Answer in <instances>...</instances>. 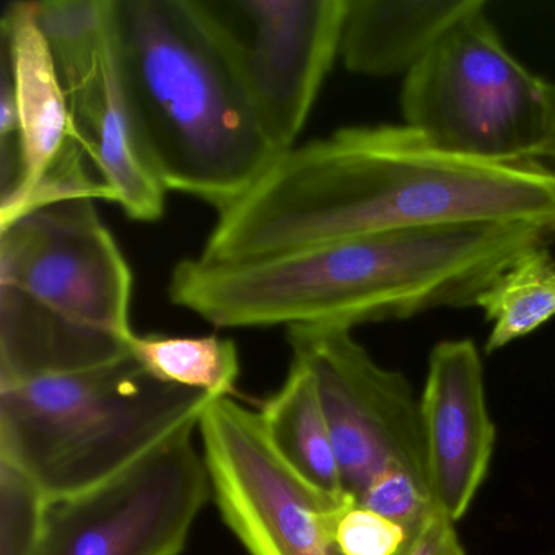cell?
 Segmentation results:
<instances>
[{
	"label": "cell",
	"instance_id": "cell-1",
	"mask_svg": "<svg viewBox=\"0 0 555 555\" xmlns=\"http://www.w3.org/2000/svg\"><path fill=\"white\" fill-rule=\"evenodd\" d=\"M555 233V170L448 154L408 126H353L279 155L220 210L199 258L251 261L339 240L448 225Z\"/></svg>",
	"mask_w": 555,
	"mask_h": 555
},
{
	"label": "cell",
	"instance_id": "cell-2",
	"mask_svg": "<svg viewBox=\"0 0 555 555\" xmlns=\"http://www.w3.org/2000/svg\"><path fill=\"white\" fill-rule=\"evenodd\" d=\"M532 225H448L379 233L251 261L183 259L168 297L216 327L339 326L476 307L519 256L551 246Z\"/></svg>",
	"mask_w": 555,
	"mask_h": 555
},
{
	"label": "cell",
	"instance_id": "cell-3",
	"mask_svg": "<svg viewBox=\"0 0 555 555\" xmlns=\"http://www.w3.org/2000/svg\"><path fill=\"white\" fill-rule=\"evenodd\" d=\"M116 50L145 154L167 191L217 210L279 157L206 0H113Z\"/></svg>",
	"mask_w": 555,
	"mask_h": 555
},
{
	"label": "cell",
	"instance_id": "cell-4",
	"mask_svg": "<svg viewBox=\"0 0 555 555\" xmlns=\"http://www.w3.org/2000/svg\"><path fill=\"white\" fill-rule=\"evenodd\" d=\"M132 272L95 199L0 227V386L131 353Z\"/></svg>",
	"mask_w": 555,
	"mask_h": 555
},
{
	"label": "cell",
	"instance_id": "cell-5",
	"mask_svg": "<svg viewBox=\"0 0 555 555\" xmlns=\"http://www.w3.org/2000/svg\"><path fill=\"white\" fill-rule=\"evenodd\" d=\"M212 396L162 382L132 353L0 386V461L48 502L79 495L199 427Z\"/></svg>",
	"mask_w": 555,
	"mask_h": 555
},
{
	"label": "cell",
	"instance_id": "cell-6",
	"mask_svg": "<svg viewBox=\"0 0 555 555\" xmlns=\"http://www.w3.org/2000/svg\"><path fill=\"white\" fill-rule=\"evenodd\" d=\"M483 11L453 25L405 74L404 125L470 160L538 162L547 82L506 50Z\"/></svg>",
	"mask_w": 555,
	"mask_h": 555
},
{
	"label": "cell",
	"instance_id": "cell-7",
	"mask_svg": "<svg viewBox=\"0 0 555 555\" xmlns=\"http://www.w3.org/2000/svg\"><path fill=\"white\" fill-rule=\"evenodd\" d=\"M212 500L249 555H343L334 539V499L275 450L258 411L233 398L209 402L197 427Z\"/></svg>",
	"mask_w": 555,
	"mask_h": 555
},
{
	"label": "cell",
	"instance_id": "cell-8",
	"mask_svg": "<svg viewBox=\"0 0 555 555\" xmlns=\"http://www.w3.org/2000/svg\"><path fill=\"white\" fill-rule=\"evenodd\" d=\"M196 428L100 486L50 503L38 555H181L212 499Z\"/></svg>",
	"mask_w": 555,
	"mask_h": 555
},
{
	"label": "cell",
	"instance_id": "cell-9",
	"mask_svg": "<svg viewBox=\"0 0 555 555\" xmlns=\"http://www.w3.org/2000/svg\"><path fill=\"white\" fill-rule=\"evenodd\" d=\"M287 343L313 373L344 489L356 502L388 467L427 477L421 399L402 373L378 365L347 327H288Z\"/></svg>",
	"mask_w": 555,
	"mask_h": 555
},
{
	"label": "cell",
	"instance_id": "cell-10",
	"mask_svg": "<svg viewBox=\"0 0 555 555\" xmlns=\"http://www.w3.org/2000/svg\"><path fill=\"white\" fill-rule=\"evenodd\" d=\"M279 154L297 145L339 57L346 0H206Z\"/></svg>",
	"mask_w": 555,
	"mask_h": 555
},
{
	"label": "cell",
	"instance_id": "cell-11",
	"mask_svg": "<svg viewBox=\"0 0 555 555\" xmlns=\"http://www.w3.org/2000/svg\"><path fill=\"white\" fill-rule=\"evenodd\" d=\"M51 54L80 144L112 191L113 203L135 222H157L167 190L149 162L126 95L113 8L102 31L64 41Z\"/></svg>",
	"mask_w": 555,
	"mask_h": 555
},
{
	"label": "cell",
	"instance_id": "cell-12",
	"mask_svg": "<svg viewBox=\"0 0 555 555\" xmlns=\"http://www.w3.org/2000/svg\"><path fill=\"white\" fill-rule=\"evenodd\" d=\"M421 421L431 499L456 522L479 492L495 444L482 360L473 340H441L431 350Z\"/></svg>",
	"mask_w": 555,
	"mask_h": 555
},
{
	"label": "cell",
	"instance_id": "cell-13",
	"mask_svg": "<svg viewBox=\"0 0 555 555\" xmlns=\"http://www.w3.org/2000/svg\"><path fill=\"white\" fill-rule=\"evenodd\" d=\"M0 64L11 77L18 116V177L2 194L0 220H4L54 168L86 151L50 44L38 25L37 0L12 2L5 9Z\"/></svg>",
	"mask_w": 555,
	"mask_h": 555
},
{
	"label": "cell",
	"instance_id": "cell-14",
	"mask_svg": "<svg viewBox=\"0 0 555 555\" xmlns=\"http://www.w3.org/2000/svg\"><path fill=\"white\" fill-rule=\"evenodd\" d=\"M486 8L482 0H346L340 61L349 73L359 76H405L453 25Z\"/></svg>",
	"mask_w": 555,
	"mask_h": 555
},
{
	"label": "cell",
	"instance_id": "cell-15",
	"mask_svg": "<svg viewBox=\"0 0 555 555\" xmlns=\"http://www.w3.org/2000/svg\"><path fill=\"white\" fill-rule=\"evenodd\" d=\"M258 415L275 450L301 477L334 499L350 496L317 382L300 359L292 357L287 378L262 402Z\"/></svg>",
	"mask_w": 555,
	"mask_h": 555
},
{
	"label": "cell",
	"instance_id": "cell-16",
	"mask_svg": "<svg viewBox=\"0 0 555 555\" xmlns=\"http://www.w3.org/2000/svg\"><path fill=\"white\" fill-rule=\"evenodd\" d=\"M492 324L487 352L522 339L555 318V258L548 246L519 256L477 298Z\"/></svg>",
	"mask_w": 555,
	"mask_h": 555
},
{
	"label": "cell",
	"instance_id": "cell-17",
	"mask_svg": "<svg viewBox=\"0 0 555 555\" xmlns=\"http://www.w3.org/2000/svg\"><path fill=\"white\" fill-rule=\"evenodd\" d=\"M131 353L162 382L232 398L240 376L235 343L225 337H177L135 334Z\"/></svg>",
	"mask_w": 555,
	"mask_h": 555
},
{
	"label": "cell",
	"instance_id": "cell-18",
	"mask_svg": "<svg viewBox=\"0 0 555 555\" xmlns=\"http://www.w3.org/2000/svg\"><path fill=\"white\" fill-rule=\"evenodd\" d=\"M48 506L24 473L0 461V555H38Z\"/></svg>",
	"mask_w": 555,
	"mask_h": 555
},
{
	"label": "cell",
	"instance_id": "cell-19",
	"mask_svg": "<svg viewBox=\"0 0 555 555\" xmlns=\"http://www.w3.org/2000/svg\"><path fill=\"white\" fill-rule=\"evenodd\" d=\"M357 503L398 522L411 532L437 508L427 477L404 466L383 470L369 483Z\"/></svg>",
	"mask_w": 555,
	"mask_h": 555
},
{
	"label": "cell",
	"instance_id": "cell-20",
	"mask_svg": "<svg viewBox=\"0 0 555 555\" xmlns=\"http://www.w3.org/2000/svg\"><path fill=\"white\" fill-rule=\"evenodd\" d=\"M409 532L398 522L357 503L337 512L334 539L343 555H396Z\"/></svg>",
	"mask_w": 555,
	"mask_h": 555
},
{
	"label": "cell",
	"instance_id": "cell-21",
	"mask_svg": "<svg viewBox=\"0 0 555 555\" xmlns=\"http://www.w3.org/2000/svg\"><path fill=\"white\" fill-rule=\"evenodd\" d=\"M396 555H466L453 519L434 508L412 529Z\"/></svg>",
	"mask_w": 555,
	"mask_h": 555
},
{
	"label": "cell",
	"instance_id": "cell-22",
	"mask_svg": "<svg viewBox=\"0 0 555 555\" xmlns=\"http://www.w3.org/2000/svg\"><path fill=\"white\" fill-rule=\"evenodd\" d=\"M538 158L555 164V83H547L545 95L544 128H542L541 145H539Z\"/></svg>",
	"mask_w": 555,
	"mask_h": 555
}]
</instances>
